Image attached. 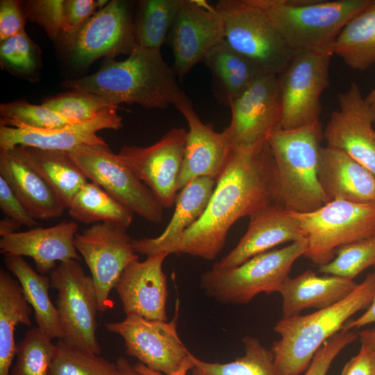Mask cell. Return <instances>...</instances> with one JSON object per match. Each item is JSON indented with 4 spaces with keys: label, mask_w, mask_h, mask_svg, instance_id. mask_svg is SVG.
I'll return each mask as SVG.
<instances>
[{
    "label": "cell",
    "mask_w": 375,
    "mask_h": 375,
    "mask_svg": "<svg viewBox=\"0 0 375 375\" xmlns=\"http://www.w3.org/2000/svg\"><path fill=\"white\" fill-rule=\"evenodd\" d=\"M112 375H146L138 372L124 357H119L116 363Z\"/></svg>",
    "instance_id": "cell-50"
},
{
    "label": "cell",
    "mask_w": 375,
    "mask_h": 375,
    "mask_svg": "<svg viewBox=\"0 0 375 375\" xmlns=\"http://www.w3.org/2000/svg\"><path fill=\"white\" fill-rule=\"evenodd\" d=\"M117 110V108H110L86 121L53 129L0 126V150L8 151L24 146L69 151L83 144H106L97 132L103 129L118 130L122 127V118Z\"/></svg>",
    "instance_id": "cell-20"
},
{
    "label": "cell",
    "mask_w": 375,
    "mask_h": 375,
    "mask_svg": "<svg viewBox=\"0 0 375 375\" xmlns=\"http://www.w3.org/2000/svg\"><path fill=\"white\" fill-rule=\"evenodd\" d=\"M308 247L304 257L317 266L342 246L375 235V203L333 200L308 212H292Z\"/></svg>",
    "instance_id": "cell-7"
},
{
    "label": "cell",
    "mask_w": 375,
    "mask_h": 375,
    "mask_svg": "<svg viewBox=\"0 0 375 375\" xmlns=\"http://www.w3.org/2000/svg\"><path fill=\"white\" fill-rule=\"evenodd\" d=\"M186 135L185 129L172 128L150 146H124L118 153L163 208L172 207L178 195Z\"/></svg>",
    "instance_id": "cell-16"
},
{
    "label": "cell",
    "mask_w": 375,
    "mask_h": 375,
    "mask_svg": "<svg viewBox=\"0 0 375 375\" xmlns=\"http://www.w3.org/2000/svg\"><path fill=\"white\" fill-rule=\"evenodd\" d=\"M172 67L160 49L137 46L124 60L106 58L90 75L61 83L65 88L98 96L119 107L136 103L147 109H176L189 98L180 88Z\"/></svg>",
    "instance_id": "cell-2"
},
{
    "label": "cell",
    "mask_w": 375,
    "mask_h": 375,
    "mask_svg": "<svg viewBox=\"0 0 375 375\" xmlns=\"http://www.w3.org/2000/svg\"><path fill=\"white\" fill-rule=\"evenodd\" d=\"M375 267V235L338 248L329 262L318 272L353 280L370 267Z\"/></svg>",
    "instance_id": "cell-39"
},
{
    "label": "cell",
    "mask_w": 375,
    "mask_h": 375,
    "mask_svg": "<svg viewBox=\"0 0 375 375\" xmlns=\"http://www.w3.org/2000/svg\"><path fill=\"white\" fill-rule=\"evenodd\" d=\"M323 137L319 121L294 129L278 128L267 139L276 168V201L290 212H312L330 201L318 178Z\"/></svg>",
    "instance_id": "cell-4"
},
{
    "label": "cell",
    "mask_w": 375,
    "mask_h": 375,
    "mask_svg": "<svg viewBox=\"0 0 375 375\" xmlns=\"http://www.w3.org/2000/svg\"><path fill=\"white\" fill-rule=\"evenodd\" d=\"M340 108L334 111L323 132L327 146L339 149L375 175L374 122L359 86L352 83L338 94Z\"/></svg>",
    "instance_id": "cell-18"
},
{
    "label": "cell",
    "mask_w": 375,
    "mask_h": 375,
    "mask_svg": "<svg viewBox=\"0 0 375 375\" xmlns=\"http://www.w3.org/2000/svg\"><path fill=\"white\" fill-rule=\"evenodd\" d=\"M215 183L213 178L199 177L183 187L176 197L174 212L165 229L157 237L133 239L135 252L147 256L162 252L178 253L185 232L204 212Z\"/></svg>",
    "instance_id": "cell-24"
},
{
    "label": "cell",
    "mask_w": 375,
    "mask_h": 375,
    "mask_svg": "<svg viewBox=\"0 0 375 375\" xmlns=\"http://www.w3.org/2000/svg\"><path fill=\"white\" fill-rule=\"evenodd\" d=\"M375 272L369 273L355 290L339 302L308 315L281 319L274 326L279 339L272 351L281 375H300L330 338L340 331L352 316L372 303Z\"/></svg>",
    "instance_id": "cell-3"
},
{
    "label": "cell",
    "mask_w": 375,
    "mask_h": 375,
    "mask_svg": "<svg viewBox=\"0 0 375 375\" xmlns=\"http://www.w3.org/2000/svg\"><path fill=\"white\" fill-rule=\"evenodd\" d=\"M0 208L6 217L31 228L38 223L28 211L6 181L0 176Z\"/></svg>",
    "instance_id": "cell-45"
},
{
    "label": "cell",
    "mask_w": 375,
    "mask_h": 375,
    "mask_svg": "<svg viewBox=\"0 0 375 375\" xmlns=\"http://www.w3.org/2000/svg\"><path fill=\"white\" fill-rule=\"evenodd\" d=\"M215 7L224 41L265 74L278 75L294 53L266 14L250 0H220Z\"/></svg>",
    "instance_id": "cell-8"
},
{
    "label": "cell",
    "mask_w": 375,
    "mask_h": 375,
    "mask_svg": "<svg viewBox=\"0 0 375 375\" xmlns=\"http://www.w3.org/2000/svg\"><path fill=\"white\" fill-rule=\"evenodd\" d=\"M99 10L97 0H66L60 40L67 47L88 19Z\"/></svg>",
    "instance_id": "cell-44"
},
{
    "label": "cell",
    "mask_w": 375,
    "mask_h": 375,
    "mask_svg": "<svg viewBox=\"0 0 375 375\" xmlns=\"http://www.w3.org/2000/svg\"><path fill=\"white\" fill-rule=\"evenodd\" d=\"M49 375H112L115 364L59 339Z\"/></svg>",
    "instance_id": "cell-38"
},
{
    "label": "cell",
    "mask_w": 375,
    "mask_h": 375,
    "mask_svg": "<svg viewBox=\"0 0 375 375\" xmlns=\"http://www.w3.org/2000/svg\"><path fill=\"white\" fill-rule=\"evenodd\" d=\"M68 152L88 180L145 220L162 222L163 206L107 144H83Z\"/></svg>",
    "instance_id": "cell-11"
},
{
    "label": "cell",
    "mask_w": 375,
    "mask_h": 375,
    "mask_svg": "<svg viewBox=\"0 0 375 375\" xmlns=\"http://www.w3.org/2000/svg\"><path fill=\"white\" fill-rule=\"evenodd\" d=\"M41 51L26 31L0 42V65L14 75L30 76L41 65Z\"/></svg>",
    "instance_id": "cell-40"
},
{
    "label": "cell",
    "mask_w": 375,
    "mask_h": 375,
    "mask_svg": "<svg viewBox=\"0 0 375 375\" xmlns=\"http://www.w3.org/2000/svg\"><path fill=\"white\" fill-rule=\"evenodd\" d=\"M212 75V88L219 103L229 106L259 76L265 74L224 41L215 46L203 61Z\"/></svg>",
    "instance_id": "cell-28"
},
{
    "label": "cell",
    "mask_w": 375,
    "mask_h": 375,
    "mask_svg": "<svg viewBox=\"0 0 375 375\" xmlns=\"http://www.w3.org/2000/svg\"><path fill=\"white\" fill-rule=\"evenodd\" d=\"M358 338L353 331L341 330L326 340L315 354L304 375H326L337 356Z\"/></svg>",
    "instance_id": "cell-43"
},
{
    "label": "cell",
    "mask_w": 375,
    "mask_h": 375,
    "mask_svg": "<svg viewBox=\"0 0 375 375\" xmlns=\"http://www.w3.org/2000/svg\"><path fill=\"white\" fill-rule=\"evenodd\" d=\"M372 323H375V294L372 303L367 308L366 310L360 316L354 319H350L345 323L342 330L352 331L353 329H358Z\"/></svg>",
    "instance_id": "cell-48"
},
{
    "label": "cell",
    "mask_w": 375,
    "mask_h": 375,
    "mask_svg": "<svg viewBox=\"0 0 375 375\" xmlns=\"http://www.w3.org/2000/svg\"><path fill=\"white\" fill-rule=\"evenodd\" d=\"M273 203L276 168L268 142L248 149L231 147L204 212L185 232L178 253L214 260L235 222Z\"/></svg>",
    "instance_id": "cell-1"
},
{
    "label": "cell",
    "mask_w": 375,
    "mask_h": 375,
    "mask_svg": "<svg viewBox=\"0 0 375 375\" xmlns=\"http://www.w3.org/2000/svg\"><path fill=\"white\" fill-rule=\"evenodd\" d=\"M360 342L375 351V327L367 328L358 333Z\"/></svg>",
    "instance_id": "cell-52"
},
{
    "label": "cell",
    "mask_w": 375,
    "mask_h": 375,
    "mask_svg": "<svg viewBox=\"0 0 375 375\" xmlns=\"http://www.w3.org/2000/svg\"><path fill=\"white\" fill-rule=\"evenodd\" d=\"M167 39L174 56L172 67L181 79L224 40L222 17L206 0H183Z\"/></svg>",
    "instance_id": "cell-17"
},
{
    "label": "cell",
    "mask_w": 375,
    "mask_h": 375,
    "mask_svg": "<svg viewBox=\"0 0 375 375\" xmlns=\"http://www.w3.org/2000/svg\"><path fill=\"white\" fill-rule=\"evenodd\" d=\"M32 308L18 280L0 270V375H10L17 344L15 331L18 324L31 325Z\"/></svg>",
    "instance_id": "cell-31"
},
{
    "label": "cell",
    "mask_w": 375,
    "mask_h": 375,
    "mask_svg": "<svg viewBox=\"0 0 375 375\" xmlns=\"http://www.w3.org/2000/svg\"><path fill=\"white\" fill-rule=\"evenodd\" d=\"M44 106L75 122L90 119L110 108H119L92 94L72 91L47 99Z\"/></svg>",
    "instance_id": "cell-41"
},
{
    "label": "cell",
    "mask_w": 375,
    "mask_h": 375,
    "mask_svg": "<svg viewBox=\"0 0 375 375\" xmlns=\"http://www.w3.org/2000/svg\"><path fill=\"white\" fill-rule=\"evenodd\" d=\"M333 56L322 51H294L278 75L281 128L294 129L319 121L320 97L330 84L329 67Z\"/></svg>",
    "instance_id": "cell-9"
},
{
    "label": "cell",
    "mask_w": 375,
    "mask_h": 375,
    "mask_svg": "<svg viewBox=\"0 0 375 375\" xmlns=\"http://www.w3.org/2000/svg\"><path fill=\"white\" fill-rule=\"evenodd\" d=\"M56 351V344L38 326L30 328L17 344L10 375H49Z\"/></svg>",
    "instance_id": "cell-36"
},
{
    "label": "cell",
    "mask_w": 375,
    "mask_h": 375,
    "mask_svg": "<svg viewBox=\"0 0 375 375\" xmlns=\"http://www.w3.org/2000/svg\"><path fill=\"white\" fill-rule=\"evenodd\" d=\"M51 287L57 291L56 308L63 340L83 350L99 355L96 316L98 298L92 276L79 261L60 262L50 272Z\"/></svg>",
    "instance_id": "cell-10"
},
{
    "label": "cell",
    "mask_w": 375,
    "mask_h": 375,
    "mask_svg": "<svg viewBox=\"0 0 375 375\" xmlns=\"http://www.w3.org/2000/svg\"><path fill=\"white\" fill-rule=\"evenodd\" d=\"M67 209L72 217L85 224L111 223L126 228L134 214L92 181H88L76 193Z\"/></svg>",
    "instance_id": "cell-33"
},
{
    "label": "cell",
    "mask_w": 375,
    "mask_h": 375,
    "mask_svg": "<svg viewBox=\"0 0 375 375\" xmlns=\"http://www.w3.org/2000/svg\"><path fill=\"white\" fill-rule=\"evenodd\" d=\"M77 231L74 221H65L47 228L17 231L1 237L0 253L5 256L30 257L37 272L44 275L56 267L57 262L81 260L74 244Z\"/></svg>",
    "instance_id": "cell-22"
},
{
    "label": "cell",
    "mask_w": 375,
    "mask_h": 375,
    "mask_svg": "<svg viewBox=\"0 0 375 375\" xmlns=\"http://www.w3.org/2000/svg\"><path fill=\"white\" fill-rule=\"evenodd\" d=\"M66 0H31L22 8L26 19L42 26L49 37L59 41L65 14Z\"/></svg>",
    "instance_id": "cell-42"
},
{
    "label": "cell",
    "mask_w": 375,
    "mask_h": 375,
    "mask_svg": "<svg viewBox=\"0 0 375 375\" xmlns=\"http://www.w3.org/2000/svg\"><path fill=\"white\" fill-rule=\"evenodd\" d=\"M333 53L354 70L365 71L375 64V0L344 26Z\"/></svg>",
    "instance_id": "cell-32"
},
{
    "label": "cell",
    "mask_w": 375,
    "mask_h": 375,
    "mask_svg": "<svg viewBox=\"0 0 375 375\" xmlns=\"http://www.w3.org/2000/svg\"><path fill=\"white\" fill-rule=\"evenodd\" d=\"M26 17L17 0L0 1V42L25 31Z\"/></svg>",
    "instance_id": "cell-46"
},
{
    "label": "cell",
    "mask_w": 375,
    "mask_h": 375,
    "mask_svg": "<svg viewBox=\"0 0 375 375\" xmlns=\"http://www.w3.org/2000/svg\"><path fill=\"white\" fill-rule=\"evenodd\" d=\"M177 110L183 115L189 127L178 178L177 188L181 190L199 177L217 180L225 166L231 147L223 131L217 132L211 124L201 120L190 99Z\"/></svg>",
    "instance_id": "cell-21"
},
{
    "label": "cell",
    "mask_w": 375,
    "mask_h": 375,
    "mask_svg": "<svg viewBox=\"0 0 375 375\" xmlns=\"http://www.w3.org/2000/svg\"><path fill=\"white\" fill-rule=\"evenodd\" d=\"M0 176L35 219L56 218L67 209L49 184L15 149L0 152Z\"/></svg>",
    "instance_id": "cell-26"
},
{
    "label": "cell",
    "mask_w": 375,
    "mask_h": 375,
    "mask_svg": "<svg viewBox=\"0 0 375 375\" xmlns=\"http://www.w3.org/2000/svg\"><path fill=\"white\" fill-rule=\"evenodd\" d=\"M341 375H375V351L361 344L358 354L345 364Z\"/></svg>",
    "instance_id": "cell-47"
},
{
    "label": "cell",
    "mask_w": 375,
    "mask_h": 375,
    "mask_svg": "<svg viewBox=\"0 0 375 375\" xmlns=\"http://www.w3.org/2000/svg\"><path fill=\"white\" fill-rule=\"evenodd\" d=\"M304 239L292 213L273 203L250 217L247 230L238 244L212 268H233L279 244Z\"/></svg>",
    "instance_id": "cell-23"
},
{
    "label": "cell",
    "mask_w": 375,
    "mask_h": 375,
    "mask_svg": "<svg viewBox=\"0 0 375 375\" xmlns=\"http://www.w3.org/2000/svg\"><path fill=\"white\" fill-rule=\"evenodd\" d=\"M177 317L162 322L128 316L105 326L123 338L126 354L151 370L171 375L189 359L190 353L178 335Z\"/></svg>",
    "instance_id": "cell-15"
},
{
    "label": "cell",
    "mask_w": 375,
    "mask_h": 375,
    "mask_svg": "<svg viewBox=\"0 0 375 375\" xmlns=\"http://www.w3.org/2000/svg\"><path fill=\"white\" fill-rule=\"evenodd\" d=\"M15 149L55 191L67 209L88 179L68 151L18 146Z\"/></svg>",
    "instance_id": "cell-29"
},
{
    "label": "cell",
    "mask_w": 375,
    "mask_h": 375,
    "mask_svg": "<svg viewBox=\"0 0 375 375\" xmlns=\"http://www.w3.org/2000/svg\"><path fill=\"white\" fill-rule=\"evenodd\" d=\"M365 104L375 122V88L364 97Z\"/></svg>",
    "instance_id": "cell-53"
},
{
    "label": "cell",
    "mask_w": 375,
    "mask_h": 375,
    "mask_svg": "<svg viewBox=\"0 0 375 375\" xmlns=\"http://www.w3.org/2000/svg\"><path fill=\"white\" fill-rule=\"evenodd\" d=\"M167 252L148 256L144 261L128 265L115 285L126 317L138 316L151 321L167 322V276L162 265Z\"/></svg>",
    "instance_id": "cell-19"
},
{
    "label": "cell",
    "mask_w": 375,
    "mask_h": 375,
    "mask_svg": "<svg viewBox=\"0 0 375 375\" xmlns=\"http://www.w3.org/2000/svg\"><path fill=\"white\" fill-rule=\"evenodd\" d=\"M229 107L231 119L223 132L231 147L248 149L265 143L281 128L278 75L262 74Z\"/></svg>",
    "instance_id": "cell-14"
},
{
    "label": "cell",
    "mask_w": 375,
    "mask_h": 375,
    "mask_svg": "<svg viewBox=\"0 0 375 375\" xmlns=\"http://www.w3.org/2000/svg\"><path fill=\"white\" fill-rule=\"evenodd\" d=\"M183 0L140 1L135 21L138 47L160 49L174 23Z\"/></svg>",
    "instance_id": "cell-35"
},
{
    "label": "cell",
    "mask_w": 375,
    "mask_h": 375,
    "mask_svg": "<svg viewBox=\"0 0 375 375\" xmlns=\"http://www.w3.org/2000/svg\"><path fill=\"white\" fill-rule=\"evenodd\" d=\"M4 260L8 270L19 282L24 295L34 311L38 327L51 340L63 339L57 308L49 297L50 278L34 270L24 257L6 256Z\"/></svg>",
    "instance_id": "cell-30"
},
{
    "label": "cell",
    "mask_w": 375,
    "mask_h": 375,
    "mask_svg": "<svg viewBox=\"0 0 375 375\" xmlns=\"http://www.w3.org/2000/svg\"><path fill=\"white\" fill-rule=\"evenodd\" d=\"M137 46L131 3L112 0L88 19L67 47L71 62L87 67L101 57L129 56Z\"/></svg>",
    "instance_id": "cell-13"
},
{
    "label": "cell",
    "mask_w": 375,
    "mask_h": 375,
    "mask_svg": "<svg viewBox=\"0 0 375 375\" xmlns=\"http://www.w3.org/2000/svg\"><path fill=\"white\" fill-rule=\"evenodd\" d=\"M318 178L330 201L375 203V175L339 149L321 147Z\"/></svg>",
    "instance_id": "cell-25"
},
{
    "label": "cell",
    "mask_w": 375,
    "mask_h": 375,
    "mask_svg": "<svg viewBox=\"0 0 375 375\" xmlns=\"http://www.w3.org/2000/svg\"><path fill=\"white\" fill-rule=\"evenodd\" d=\"M0 116V126L17 128L53 129L78 122L42 104H31L24 100L1 103Z\"/></svg>",
    "instance_id": "cell-37"
},
{
    "label": "cell",
    "mask_w": 375,
    "mask_h": 375,
    "mask_svg": "<svg viewBox=\"0 0 375 375\" xmlns=\"http://www.w3.org/2000/svg\"><path fill=\"white\" fill-rule=\"evenodd\" d=\"M307 247L304 239L256 255L233 268H211L201 275V287L215 300L236 305L247 304L262 292H278Z\"/></svg>",
    "instance_id": "cell-6"
},
{
    "label": "cell",
    "mask_w": 375,
    "mask_h": 375,
    "mask_svg": "<svg viewBox=\"0 0 375 375\" xmlns=\"http://www.w3.org/2000/svg\"><path fill=\"white\" fill-rule=\"evenodd\" d=\"M293 51L333 53L344 26L371 0H250Z\"/></svg>",
    "instance_id": "cell-5"
},
{
    "label": "cell",
    "mask_w": 375,
    "mask_h": 375,
    "mask_svg": "<svg viewBox=\"0 0 375 375\" xmlns=\"http://www.w3.org/2000/svg\"><path fill=\"white\" fill-rule=\"evenodd\" d=\"M244 355L226 362H208L190 352L192 375H281L276 367L272 350L253 336L243 338Z\"/></svg>",
    "instance_id": "cell-34"
},
{
    "label": "cell",
    "mask_w": 375,
    "mask_h": 375,
    "mask_svg": "<svg viewBox=\"0 0 375 375\" xmlns=\"http://www.w3.org/2000/svg\"><path fill=\"white\" fill-rule=\"evenodd\" d=\"M21 226L22 225L18 222L4 217L0 221V236L3 237L17 232Z\"/></svg>",
    "instance_id": "cell-51"
},
{
    "label": "cell",
    "mask_w": 375,
    "mask_h": 375,
    "mask_svg": "<svg viewBox=\"0 0 375 375\" xmlns=\"http://www.w3.org/2000/svg\"><path fill=\"white\" fill-rule=\"evenodd\" d=\"M358 283L353 280L307 270L288 277L278 292L282 298V317L289 318L306 308L322 309L331 306L351 294Z\"/></svg>",
    "instance_id": "cell-27"
},
{
    "label": "cell",
    "mask_w": 375,
    "mask_h": 375,
    "mask_svg": "<svg viewBox=\"0 0 375 375\" xmlns=\"http://www.w3.org/2000/svg\"><path fill=\"white\" fill-rule=\"evenodd\" d=\"M131 241L126 228L111 223L94 224L75 236V247L95 285L100 312L112 307L110 291L126 267L138 260Z\"/></svg>",
    "instance_id": "cell-12"
},
{
    "label": "cell",
    "mask_w": 375,
    "mask_h": 375,
    "mask_svg": "<svg viewBox=\"0 0 375 375\" xmlns=\"http://www.w3.org/2000/svg\"><path fill=\"white\" fill-rule=\"evenodd\" d=\"M134 367L138 372L142 374H146V375H164L160 372H155L153 370L149 369L147 366H145L141 362H138L135 364L134 365ZM192 367H193V364L189 356V359L186 362H185V363L181 366V367L176 372L172 374L171 375H187L188 371L191 370Z\"/></svg>",
    "instance_id": "cell-49"
}]
</instances>
